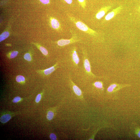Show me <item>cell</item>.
<instances>
[{
    "label": "cell",
    "mask_w": 140,
    "mask_h": 140,
    "mask_svg": "<svg viewBox=\"0 0 140 140\" xmlns=\"http://www.w3.org/2000/svg\"><path fill=\"white\" fill-rule=\"evenodd\" d=\"M68 17L70 19L80 30L84 32L85 33L93 36L95 37L98 36L99 35V34L97 32L90 28L87 25L81 21L77 20L72 16L68 15Z\"/></svg>",
    "instance_id": "6da1fadb"
},
{
    "label": "cell",
    "mask_w": 140,
    "mask_h": 140,
    "mask_svg": "<svg viewBox=\"0 0 140 140\" xmlns=\"http://www.w3.org/2000/svg\"><path fill=\"white\" fill-rule=\"evenodd\" d=\"M84 55L83 66L86 73L89 76L93 78L100 77L96 76L92 72L90 64L88 60L87 54L84 53Z\"/></svg>",
    "instance_id": "7a4b0ae2"
},
{
    "label": "cell",
    "mask_w": 140,
    "mask_h": 140,
    "mask_svg": "<svg viewBox=\"0 0 140 140\" xmlns=\"http://www.w3.org/2000/svg\"><path fill=\"white\" fill-rule=\"evenodd\" d=\"M79 40L77 36L74 35H72V37L70 39H62L58 40L57 43L59 46L63 47L77 42Z\"/></svg>",
    "instance_id": "3957f363"
},
{
    "label": "cell",
    "mask_w": 140,
    "mask_h": 140,
    "mask_svg": "<svg viewBox=\"0 0 140 140\" xmlns=\"http://www.w3.org/2000/svg\"><path fill=\"white\" fill-rule=\"evenodd\" d=\"M123 9L122 6H120L113 9L105 17L104 21H109L114 18L116 16L119 14Z\"/></svg>",
    "instance_id": "277c9868"
},
{
    "label": "cell",
    "mask_w": 140,
    "mask_h": 140,
    "mask_svg": "<svg viewBox=\"0 0 140 140\" xmlns=\"http://www.w3.org/2000/svg\"><path fill=\"white\" fill-rule=\"evenodd\" d=\"M130 86V85H122L115 83H113L107 89V92L109 93H114L123 88L129 87Z\"/></svg>",
    "instance_id": "5b68a950"
},
{
    "label": "cell",
    "mask_w": 140,
    "mask_h": 140,
    "mask_svg": "<svg viewBox=\"0 0 140 140\" xmlns=\"http://www.w3.org/2000/svg\"><path fill=\"white\" fill-rule=\"evenodd\" d=\"M111 6H107L101 8L95 15L96 19L100 20L112 8Z\"/></svg>",
    "instance_id": "8992f818"
},
{
    "label": "cell",
    "mask_w": 140,
    "mask_h": 140,
    "mask_svg": "<svg viewBox=\"0 0 140 140\" xmlns=\"http://www.w3.org/2000/svg\"><path fill=\"white\" fill-rule=\"evenodd\" d=\"M71 57L74 66L76 67L78 66L80 62V59L76 47H74L72 49L71 53Z\"/></svg>",
    "instance_id": "52a82bcc"
},
{
    "label": "cell",
    "mask_w": 140,
    "mask_h": 140,
    "mask_svg": "<svg viewBox=\"0 0 140 140\" xmlns=\"http://www.w3.org/2000/svg\"><path fill=\"white\" fill-rule=\"evenodd\" d=\"M70 85L74 93L80 97H83L82 91L78 87L75 85L71 80H70Z\"/></svg>",
    "instance_id": "ba28073f"
},
{
    "label": "cell",
    "mask_w": 140,
    "mask_h": 140,
    "mask_svg": "<svg viewBox=\"0 0 140 140\" xmlns=\"http://www.w3.org/2000/svg\"><path fill=\"white\" fill-rule=\"evenodd\" d=\"M50 23L52 27L56 30L60 29L61 25L60 23L56 19L54 18H51L50 19Z\"/></svg>",
    "instance_id": "9c48e42d"
},
{
    "label": "cell",
    "mask_w": 140,
    "mask_h": 140,
    "mask_svg": "<svg viewBox=\"0 0 140 140\" xmlns=\"http://www.w3.org/2000/svg\"><path fill=\"white\" fill-rule=\"evenodd\" d=\"M58 68V63H57L53 66L43 70V72L45 76H49L54 71Z\"/></svg>",
    "instance_id": "30bf717a"
},
{
    "label": "cell",
    "mask_w": 140,
    "mask_h": 140,
    "mask_svg": "<svg viewBox=\"0 0 140 140\" xmlns=\"http://www.w3.org/2000/svg\"><path fill=\"white\" fill-rule=\"evenodd\" d=\"M12 117V116L9 114L3 115L1 117L0 121L2 123H6L11 119Z\"/></svg>",
    "instance_id": "8fae6325"
},
{
    "label": "cell",
    "mask_w": 140,
    "mask_h": 140,
    "mask_svg": "<svg viewBox=\"0 0 140 140\" xmlns=\"http://www.w3.org/2000/svg\"><path fill=\"white\" fill-rule=\"evenodd\" d=\"M9 32L5 31L3 32L0 36V42H1L6 39L9 36Z\"/></svg>",
    "instance_id": "7c38bea8"
},
{
    "label": "cell",
    "mask_w": 140,
    "mask_h": 140,
    "mask_svg": "<svg viewBox=\"0 0 140 140\" xmlns=\"http://www.w3.org/2000/svg\"><path fill=\"white\" fill-rule=\"evenodd\" d=\"M93 85L96 88L98 89H103V84L101 82L96 81L94 83Z\"/></svg>",
    "instance_id": "4fadbf2b"
},
{
    "label": "cell",
    "mask_w": 140,
    "mask_h": 140,
    "mask_svg": "<svg viewBox=\"0 0 140 140\" xmlns=\"http://www.w3.org/2000/svg\"><path fill=\"white\" fill-rule=\"evenodd\" d=\"M54 116V113L51 111L48 112L47 115V119L49 120H51L53 119Z\"/></svg>",
    "instance_id": "5bb4252c"
},
{
    "label": "cell",
    "mask_w": 140,
    "mask_h": 140,
    "mask_svg": "<svg viewBox=\"0 0 140 140\" xmlns=\"http://www.w3.org/2000/svg\"><path fill=\"white\" fill-rule=\"evenodd\" d=\"M39 50H40L43 55L46 56H47L48 54V52L47 50L45 48L41 46H38Z\"/></svg>",
    "instance_id": "9a60e30c"
},
{
    "label": "cell",
    "mask_w": 140,
    "mask_h": 140,
    "mask_svg": "<svg viewBox=\"0 0 140 140\" xmlns=\"http://www.w3.org/2000/svg\"><path fill=\"white\" fill-rule=\"evenodd\" d=\"M16 80L18 83L23 82L25 81V78L21 75H18L16 78Z\"/></svg>",
    "instance_id": "2e32d148"
},
{
    "label": "cell",
    "mask_w": 140,
    "mask_h": 140,
    "mask_svg": "<svg viewBox=\"0 0 140 140\" xmlns=\"http://www.w3.org/2000/svg\"><path fill=\"white\" fill-rule=\"evenodd\" d=\"M18 52L17 51H14L10 53V58L11 59L17 57L18 54Z\"/></svg>",
    "instance_id": "e0dca14e"
},
{
    "label": "cell",
    "mask_w": 140,
    "mask_h": 140,
    "mask_svg": "<svg viewBox=\"0 0 140 140\" xmlns=\"http://www.w3.org/2000/svg\"><path fill=\"white\" fill-rule=\"evenodd\" d=\"M24 57L25 60L28 61H30L31 60V58L30 54L27 53L25 54Z\"/></svg>",
    "instance_id": "ac0fdd59"
},
{
    "label": "cell",
    "mask_w": 140,
    "mask_h": 140,
    "mask_svg": "<svg viewBox=\"0 0 140 140\" xmlns=\"http://www.w3.org/2000/svg\"><path fill=\"white\" fill-rule=\"evenodd\" d=\"M81 6L84 9L85 8L86 6L85 0H78Z\"/></svg>",
    "instance_id": "d6986e66"
},
{
    "label": "cell",
    "mask_w": 140,
    "mask_h": 140,
    "mask_svg": "<svg viewBox=\"0 0 140 140\" xmlns=\"http://www.w3.org/2000/svg\"><path fill=\"white\" fill-rule=\"evenodd\" d=\"M22 98L19 96H17L14 98L13 100V102L14 103H16L20 101Z\"/></svg>",
    "instance_id": "ffe728a7"
},
{
    "label": "cell",
    "mask_w": 140,
    "mask_h": 140,
    "mask_svg": "<svg viewBox=\"0 0 140 140\" xmlns=\"http://www.w3.org/2000/svg\"><path fill=\"white\" fill-rule=\"evenodd\" d=\"M41 97L42 95L41 94H39L37 95L35 99V101L36 103H39L41 100Z\"/></svg>",
    "instance_id": "44dd1931"
},
{
    "label": "cell",
    "mask_w": 140,
    "mask_h": 140,
    "mask_svg": "<svg viewBox=\"0 0 140 140\" xmlns=\"http://www.w3.org/2000/svg\"><path fill=\"white\" fill-rule=\"evenodd\" d=\"M50 139L52 140H56L57 139L56 135L53 133H51L50 134Z\"/></svg>",
    "instance_id": "7402d4cb"
},
{
    "label": "cell",
    "mask_w": 140,
    "mask_h": 140,
    "mask_svg": "<svg viewBox=\"0 0 140 140\" xmlns=\"http://www.w3.org/2000/svg\"><path fill=\"white\" fill-rule=\"evenodd\" d=\"M41 2L44 4H47L50 2V0H40Z\"/></svg>",
    "instance_id": "603a6c76"
},
{
    "label": "cell",
    "mask_w": 140,
    "mask_h": 140,
    "mask_svg": "<svg viewBox=\"0 0 140 140\" xmlns=\"http://www.w3.org/2000/svg\"><path fill=\"white\" fill-rule=\"evenodd\" d=\"M67 4H71L72 3L73 0H64Z\"/></svg>",
    "instance_id": "cb8c5ba5"
},
{
    "label": "cell",
    "mask_w": 140,
    "mask_h": 140,
    "mask_svg": "<svg viewBox=\"0 0 140 140\" xmlns=\"http://www.w3.org/2000/svg\"><path fill=\"white\" fill-rule=\"evenodd\" d=\"M137 135L138 137L140 138V130H138L137 132Z\"/></svg>",
    "instance_id": "d4e9b609"
},
{
    "label": "cell",
    "mask_w": 140,
    "mask_h": 140,
    "mask_svg": "<svg viewBox=\"0 0 140 140\" xmlns=\"http://www.w3.org/2000/svg\"><path fill=\"white\" fill-rule=\"evenodd\" d=\"M139 11H140V7L139 8Z\"/></svg>",
    "instance_id": "484cf974"
}]
</instances>
